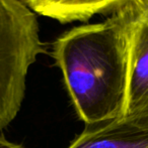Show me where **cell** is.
<instances>
[{
	"label": "cell",
	"mask_w": 148,
	"mask_h": 148,
	"mask_svg": "<svg viewBox=\"0 0 148 148\" xmlns=\"http://www.w3.org/2000/svg\"><path fill=\"white\" fill-rule=\"evenodd\" d=\"M141 7L142 0H131L105 21L75 26L54 42L52 56L85 126L124 113L131 40Z\"/></svg>",
	"instance_id": "6da1fadb"
},
{
	"label": "cell",
	"mask_w": 148,
	"mask_h": 148,
	"mask_svg": "<svg viewBox=\"0 0 148 148\" xmlns=\"http://www.w3.org/2000/svg\"><path fill=\"white\" fill-rule=\"evenodd\" d=\"M44 47L35 12L22 0H0V130L17 116L28 70Z\"/></svg>",
	"instance_id": "7a4b0ae2"
},
{
	"label": "cell",
	"mask_w": 148,
	"mask_h": 148,
	"mask_svg": "<svg viewBox=\"0 0 148 148\" xmlns=\"http://www.w3.org/2000/svg\"><path fill=\"white\" fill-rule=\"evenodd\" d=\"M67 148H148V108L87 125Z\"/></svg>",
	"instance_id": "3957f363"
},
{
	"label": "cell",
	"mask_w": 148,
	"mask_h": 148,
	"mask_svg": "<svg viewBox=\"0 0 148 148\" xmlns=\"http://www.w3.org/2000/svg\"><path fill=\"white\" fill-rule=\"evenodd\" d=\"M148 108V0L142 7L132 34L128 87L123 115Z\"/></svg>",
	"instance_id": "277c9868"
},
{
	"label": "cell",
	"mask_w": 148,
	"mask_h": 148,
	"mask_svg": "<svg viewBox=\"0 0 148 148\" xmlns=\"http://www.w3.org/2000/svg\"><path fill=\"white\" fill-rule=\"evenodd\" d=\"M131 0H26L24 3L42 16L61 23L86 21L95 14L115 11Z\"/></svg>",
	"instance_id": "5b68a950"
},
{
	"label": "cell",
	"mask_w": 148,
	"mask_h": 148,
	"mask_svg": "<svg viewBox=\"0 0 148 148\" xmlns=\"http://www.w3.org/2000/svg\"><path fill=\"white\" fill-rule=\"evenodd\" d=\"M0 148H26L22 144L14 143L7 140L3 135H0Z\"/></svg>",
	"instance_id": "8992f818"
},
{
	"label": "cell",
	"mask_w": 148,
	"mask_h": 148,
	"mask_svg": "<svg viewBox=\"0 0 148 148\" xmlns=\"http://www.w3.org/2000/svg\"><path fill=\"white\" fill-rule=\"evenodd\" d=\"M22 1H24H24H26V0H22Z\"/></svg>",
	"instance_id": "52a82bcc"
}]
</instances>
